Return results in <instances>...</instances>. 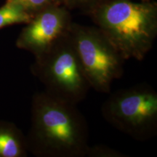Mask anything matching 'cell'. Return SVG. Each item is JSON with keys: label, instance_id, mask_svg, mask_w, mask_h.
<instances>
[{"label": "cell", "instance_id": "1", "mask_svg": "<svg viewBox=\"0 0 157 157\" xmlns=\"http://www.w3.org/2000/svg\"><path fill=\"white\" fill-rule=\"evenodd\" d=\"M27 148L39 157H85L87 121L76 105L43 91L34 95Z\"/></svg>", "mask_w": 157, "mask_h": 157}, {"label": "cell", "instance_id": "2", "mask_svg": "<svg viewBox=\"0 0 157 157\" xmlns=\"http://www.w3.org/2000/svg\"><path fill=\"white\" fill-rule=\"evenodd\" d=\"M87 15L125 60H143L154 46L157 36L156 2L104 0Z\"/></svg>", "mask_w": 157, "mask_h": 157}, {"label": "cell", "instance_id": "3", "mask_svg": "<svg viewBox=\"0 0 157 157\" xmlns=\"http://www.w3.org/2000/svg\"><path fill=\"white\" fill-rule=\"evenodd\" d=\"M31 68L45 93L60 101L77 105L90 89L69 33L35 57Z\"/></svg>", "mask_w": 157, "mask_h": 157}, {"label": "cell", "instance_id": "4", "mask_svg": "<svg viewBox=\"0 0 157 157\" xmlns=\"http://www.w3.org/2000/svg\"><path fill=\"white\" fill-rule=\"evenodd\" d=\"M101 114L135 140H150L157 133V93L147 84L119 90L104 101Z\"/></svg>", "mask_w": 157, "mask_h": 157}, {"label": "cell", "instance_id": "5", "mask_svg": "<svg viewBox=\"0 0 157 157\" xmlns=\"http://www.w3.org/2000/svg\"><path fill=\"white\" fill-rule=\"evenodd\" d=\"M68 33L90 88L109 93L113 82L123 75L124 59L95 25L73 22Z\"/></svg>", "mask_w": 157, "mask_h": 157}, {"label": "cell", "instance_id": "6", "mask_svg": "<svg viewBox=\"0 0 157 157\" xmlns=\"http://www.w3.org/2000/svg\"><path fill=\"white\" fill-rule=\"evenodd\" d=\"M72 23L70 10L65 5L45 7L26 23L17 39V46L38 56L67 34Z\"/></svg>", "mask_w": 157, "mask_h": 157}, {"label": "cell", "instance_id": "7", "mask_svg": "<svg viewBox=\"0 0 157 157\" xmlns=\"http://www.w3.org/2000/svg\"><path fill=\"white\" fill-rule=\"evenodd\" d=\"M26 140L15 127L0 124V157H22L27 150Z\"/></svg>", "mask_w": 157, "mask_h": 157}, {"label": "cell", "instance_id": "8", "mask_svg": "<svg viewBox=\"0 0 157 157\" xmlns=\"http://www.w3.org/2000/svg\"><path fill=\"white\" fill-rule=\"evenodd\" d=\"M33 15L21 7L10 0L0 7V29L17 23H28Z\"/></svg>", "mask_w": 157, "mask_h": 157}, {"label": "cell", "instance_id": "9", "mask_svg": "<svg viewBox=\"0 0 157 157\" xmlns=\"http://www.w3.org/2000/svg\"><path fill=\"white\" fill-rule=\"evenodd\" d=\"M10 1L17 3L32 15L49 6L63 5L62 0H10Z\"/></svg>", "mask_w": 157, "mask_h": 157}, {"label": "cell", "instance_id": "10", "mask_svg": "<svg viewBox=\"0 0 157 157\" xmlns=\"http://www.w3.org/2000/svg\"><path fill=\"white\" fill-rule=\"evenodd\" d=\"M63 5L69 10H79L87 14L104 0H62Z\"/></svg>", "mask_w": 157, "mask_h": 157}, {"label": "cell", "instance_id": "11", "mask_svg": "<svg viewBox=\"0 0 157 157\" xmlns=\"http://www.w3.org/2000/svg\"><path fill=\"white\" fill-rule=\"evenodd\" d=\"M88 157H124L125 155L115 149L105 146H89L87 155Z\"/></svg>", "mask_w": 157, "mask_h": 157}, {"label": "cell", "instance_id": "12", "mask_svg": "<svg viewBox=\"0 0 157 157\" xmlns=\"http://www.w3.org/2000/svg\"><path fill=\"white\" fill-rule=\"evenodd\" d=\"M140 2H151V0H139Z\"/></svg>", "mask_w": 157, "mask_h": 157}]
</instances>
